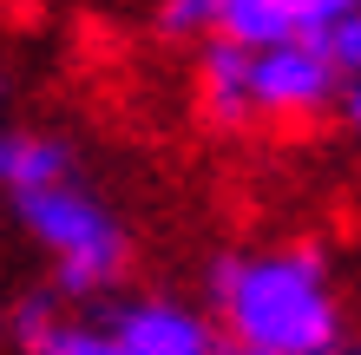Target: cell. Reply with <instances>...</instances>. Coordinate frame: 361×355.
Masks as SVG:
<instances>
[{
    "label": "cell",
    "instance_id": "1",
    "mask_svg": "<svg viewBox=\"0 0 361 355\" xmlns=\"http://www.w3.org/2000/svg\"><path fill=\"white\" fill-rule=\"evenodd\" d=\"M224 316L257 355H335V303L315 257H263L224 270Z\"/></svg>",
    "mask_w": 361,
    "mask_h": 355
},
{
    "label": "cell",
    "instance_id": "2",
    "mask_svg": "<svg viewBox=\"0 0 361 355\" xmlns=\"http://www.w3.org/2000/svg\"><path fill=\"white\" fill-rule=\"evenodd\" d=\"M20 217H27L33 237L59 257V277H66V289H92V283H112V277H118L125 237H118V224L105 217L86 191H73V184L27 191V198H20Z\"/></svg>",
    "mask_w": 361,
    "mask_h": 355
},
{
    "label": "cell",
    "instance_id": "3",
    "mask_svg": "<svg viewBox=\"0 0 361 355\" xmlns=\"http://www.w3.org/2000/svg\"><path fill=\"white\" fill-rule=\"evenodd\" d=\"M335 59L329 47H276V53H250V99L269 112H309L322 106L335 86Z\"/></svg>",
    "mask_w": 361,
    "mask_h": 355
},
{
    "label": "cell",
    "instance_id": "4",
    "mask_svg": "<svg viewBox=\"0 0 361 355\" xmlns=\"http://www.w3.org/2000/svg\"><path fill=\"white\" fill-rule=\"evenodd\" d=\"M118 342L132 355H210V329L197 316H184V309H132V316H118Z\"/></svg>",
    "mask_w": 361,
    "mask_h": 355
},
{
    "label": "cell",
    "instance_id": "5",
    "mask_svg": "<svg viewBox=\"0 0 361 355\" xmlns=\"http://www.w3.org/2000/svg\"><path fill=\"white\" fill-rule=\"evenodd\" d=\"M0 178H7L20 198H27V191H53V184H66V145H53V138H13Z\"/></svg>",
    "mask_w": 361,
    "mask_h": 355
},
{
    "label": "cell",
    "instance_id": "6",
    "mask_svg": "<svg viewBox=\"0 0 361 355\" xmlns=\"http://www.w3.org/2000/svg\"><path fill=\"white\" fill-rule=\"evenodd\" d=\"M33 342L53 349V355H132L118 336H86V329H39Z\"/></svg>",
    "mask_w": 361,
    "mask_h": 355
},
{
    "label": "cell",
    "instance_id": "7",
    "mask_svg": "<svg viewBox=\"0 0 361 355\" xmlns=\"http://www.w3.org/2000/svg\"><path fill=\"white\" fill-rule=\"evenodd\" d=\"M348 119H355V125H361V86H355V92H348Z\"/></svg>",
    "mask_w": 361,
    "mask_h": 355
},
{
    "label": "cell",
    "instance_id": "8",
    "mask_svg": "<svg viewBox=\"0 0 361 355\" xmlns=\"http://www.w3.org/2000/svg\"><path fill=\"white\" fill-rule=\"evenodd\" d=\"M0 164H7V145H0Z\"/></svg>",
    "mask_w": 361,
    "mask_h": 355
},
{
    "label": "cell",
    "instance_id": "9",
    "mask_svg": "<svg viewBox=\"0 0 361 355\" xmlns=\"http://www.w3.org/2000/svg\"><path fill=\"white\" fill-rule=\"evenodd\" d=\"M39 355H53V349H39Z\"/></svg>",
    "mask_w": 361,
    "mask_h": 355
}]
</instances>
